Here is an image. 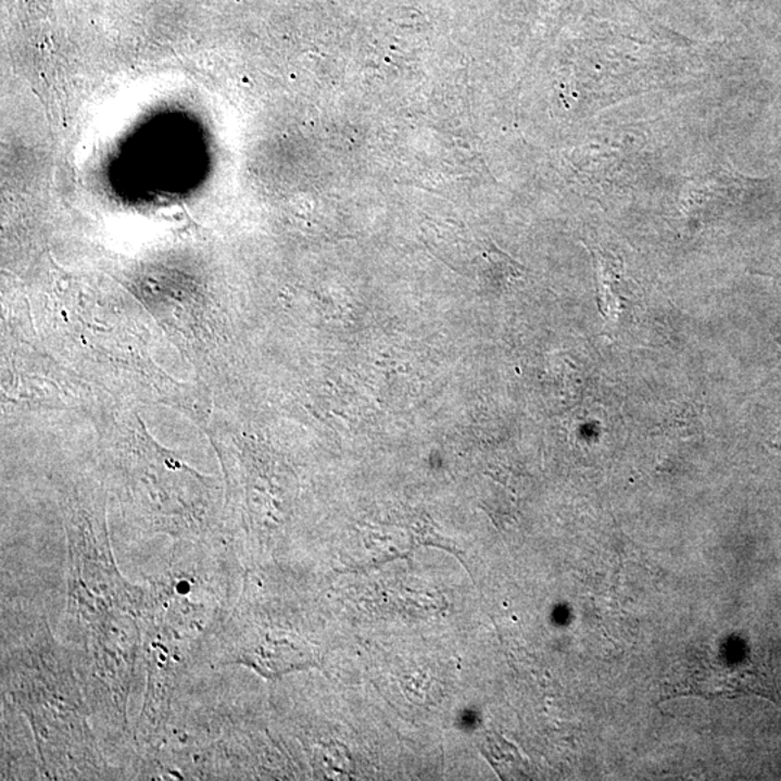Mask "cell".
Listing matches in <instances>:
<instances>
[{
	"mask_svg": "<svg viewBox=\"0 0 781 781\" xmlns=\"http://www.w3.org/2000/svg\"><path fill=\"white\" fill-rule=\"evenodd\" d=\"M780 343H781V338H780Z\"/></svg>",
	"mask_w": 781,
	"mask_h": 781,
	"instance_id": "277c9868",
	"label": "cell"
},
{
	"mask_svg": "<svg viewBox=\"0 0 781 781\" xmlns=\"http://www.w3.org/2000/svg\"><path fill=\"white\" fill-rule=\"evenodd\" d=\"M2 704V780L42 779L33 731L7 697Z\"/></svg>",
	"mask_w": 781,
	"mask_h": 781,
	"instance_id": "3957f363",
	"label": "cell"
},
{
	"mask_svg": "<svg viewBox=\"0 0 781 781\" xmlns=\"http://www.w3.org/2000/svg\"><path fill=\"white\" fill-rule=\"evenodd\" d=\"M2 693L33 731L42 779H124L100 745L72 648L43 615L3 606Z\"/></svg>",
	"mask_w": 781,
	"mask_h": 781,
	"instance_id": "6da1fadb",
	"label": "cell"
},
{
	"mask_svg": "<svg viewBox=\"0 0 781 781\" xmlns=\"http://www.w3.org/2000/svg\"><path fill=\"white\" fill-rule=\"evenodd\" d=\"M67 530V606L65 635L68 643L86 631L124 614L141 621L147 605V584L129 582L113 556L103 513L95 516L76 509L65 522Z\"/></svg>",
	"mask_w": 781,
	"mask_h": 781,
	"instance_id": "7a4b0ae2",
	"label": "cell"
}]
</instances>
